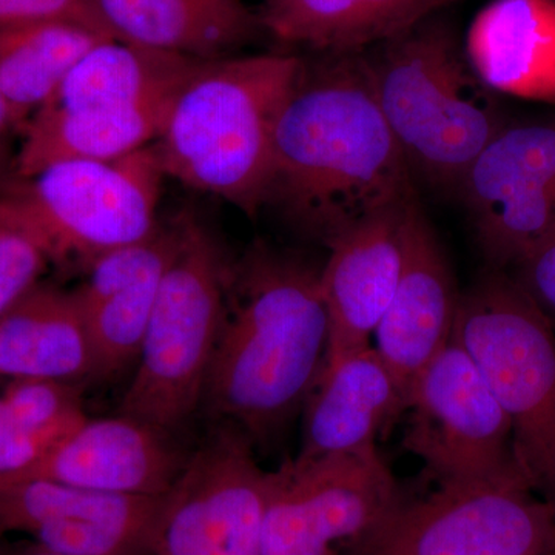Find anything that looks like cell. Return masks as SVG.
Here are the masks:
<instances>
[{"label": "cell", "instance_id": "obj_1", "mask_svg": "<svg viewBox=\"0 0 555 555\" xmlns=\"http://www.w3.org/2000/svg\"><path fill=\"white\" fill-rule=\"evenodd\" d=\"M320 54L302 62L278 116L266 206L328 247L416 198V181L379 109L364 51Z\"/></svg>", "mask_w": 555, "mask_h": 555}, {"label": "cell", "instance_id": "obj_2", "mask_svg": "<svg viewBox=\"0 0 555 555\" xmlns=\"http://www.w3.org/2000/svg\"><path fill=\"white\" fill-rule=\"evenodd\" d=\"M321 269L257 241L230 262L224 308L201 409L214 425L270 447L305 408L324 366Z\"/></svg>", "mask_w": 555, "mask_h": 555}, {"label": "cell", "instance_id": "obj_3", "mask_svg": "<svg viewBox=\"0 0 555 555\" xmlns=\"http://www.w3.org/2000/svg\"><path fill=\"white\" fill-rule=\"evenodd\" d=\"M302 62L286 53L203 62L152 144L164 175L254 217L268 201L276 120Z\"/></svg>", "mask_w": 555, "mask_h": 555}, {"label": "cell", "instance_id": "obj_4", "mask_svg": "<svg viewBox=\"0 0 555 555\" xmlns=\"http://www.w3.org/2000/svg\"><path fill=\"white\" fill-rule=\"evenodd\" d=\"M375 98L415 181L459 195L507 119L477 78L454 27L429 14L364 50Z\"/></svg>", "mask_w": 555, "mask_h": 555}, {"label": "cell", "instance_id": "obj_5", "mask_svg": "<svg viewBox=\"0 0 555 555\" xmlns=\"http://www.w3.org/2000/svg\"><path fill=\"white\" fill-rule=\"evenodd\" d=\"M455 339L513 423L521 473L555 499V324L506 270L488 268L460 294Z\"/></svg>", "mask_w": 555, "mask_h": 555}, {"label": "cell", "instance_id": "obj_6", "mask_svg": "<svg viewBox=\"0 0 555 555\" xmlns=\"http://www.w3.org/2000/svg\"><path fill=\"white\" fill-rule=\"evenodd\" d=\"M232 259L192 215L179 217L177 254L164 273L119 414L166 433L203 404Z\"/></svg>", "mask_w": 555, "mask_h": 555}, {"label": "cell", "instance_id": "obj_7", "mask_svg": "<svg viewBox=\"0 0 555 555\" xmlns=\"http://www.w3.org/2000/svg\"><path fill=\"white\" fill-rule=\"evenodd\" d=\"M555 553L554 507L528 483L398 489L338 555H542Z\"/></svg>", "mask_w": 555, "mask_h": 555}, {"label": "cell", "instance_id": "obj_8", "mask_svg": "<svg viewBox=\"0 0 555 555\" xmlns=\"http://www.w3.org/2000/svg\"><path fill=\"white\" fill-rule=\"evenodd\" d=\"M164 177L149 145L116 159L56 163L13 190L42 232L53 262L89 268L101 255L155 233Z\"/></svg>", "mask_w": 555, "mask_h": 555}, {"label": "cell", "instance_id": "obj_9", "mask_svg": "<svg viewBox=\"0 0 555 555\" xmlns=\"http://www.w3.org/2000/svg\"><path fill=\"white\" fill-rule=\"evenodd\" d=\"M404 414L401 444L422 460L427 483L529 485L509 416L455 339L416 377Z\"/></svg>", "mask_w": 555, "mask_h": 555}, {"label": "cell", "instance_id": "obj_10", "mask_svg": "<svg viewBox=\"0 0 555 555\" xmlns=\"http://www.w3.org/2000/svg\"><path fill=\"white\" fill-rule=\"evenodd\" d=\"M275 470L240 429L217 423L163 495L152 555H261Z\"/></svg>", "mask_w": 555, "mask_h": 555}, {"label": "cell", "instance_id": "obj_11", "mask_svg": "<svg viewBox=\"0 0 555 555\" xmlns=\"http://www.w3.org/2000/svg\"><path fill=\"white\" fill-rule=\"evenodd\" d=\"M459 196L488 268H516L555 221V119L506 124L470 166Z\"/></svg>", "mask_w": 555, "mask_h": 555}, {"label": "cell", "instance_id": "obj_12", "mask_svg": "<svg viewBox=\"0 0 555 555\" xmlns=\"http://www.w3.org/2000/svg\"><path fill=\"white\" fill-rule=\"evenodd\" d=\"M275 473L261 555H338L400 489L379 454L287 460Z\"/></svg>", "mask_w": 555, "mask_h": 555}, {"label": "cell", "instance_id": "obj_13", "mask_svg": "<svg viewBox=\"0 0 555 555\" xmlns=\"http://www.w3.org/2000/svg\"><path fill=\"white\" fill-rule=\"evenodd\" d=\"M160 500L16 478L0 481V531L22 532L67 555H152Z\"/></svg>", "mask_w": 555, "mask_h": 555}, {"label": "cell", "instance_id": "obj_14", "mask_svg": "<svg viewBox=\"0 0 555 555\" xmlns=\"http://www.w3.org/2000/svg\"><path fill=\"white\" fill-rule=\"evenodd\" d=\"M460 292L443 244L418 201L403 218V264L375 332V350L408 397L423 369L449 345Z\"/></svg>", "mask_w": 555, "mask_h": 555}, {"label": "cell", "instance_id": "obj_15", "mask_svg": "<svg viewBox=\"0 0 555 555\" xmlns=\"http://www.w3.org/2000/svg\"><path fill=\"white\" fill-rule=\"evenodd\" d=\"M179 217L149 238L109 250L87 268L73 291L94 353V378L138 360L164 273L177 254Z\"/></svg>", "mask_w": 555, "mask_h": 555}, {"label": "cell", "instance_id": "obj_16", "mask_svg": "<svg viewBox=\"0 0 555 555\" xmlns=\"http://www.w3.org/2000/svg\"><path fill=\"white\" fill-rule=\"evenodd\" d=\"M409 203L372 215L327 247L331 254L320 273L327 313L324 364L372 346L400 278Z\"/></svg>", "mask_w": 555, "mask_h": 555}, {"label": "cell", "instance_id": "obj_17", "mask_svg": "<svg viewBox=\"0 0 555 555\" xmlns=\"http://www.w3.org/2000/svg\"><path fill=\"white\" fill-rule=\"evenodd\" d=\"M170 436L129 415L87 416L21 478H47L105 494L160 496L188 456Z\"/></svg>", "mask_w": 555, "mask_h": 555}, {"label": "cell", "instance_id": "obj_18", "mask_svg": "<svg viewBox=\"0 0 555 555\" xmlns=\"http://www.w3.org/2000/svg\"><path fill=\"white\" fill-rule=\"evenodd\" d=\"M406 411V398L374 346L324 364L302 408L299 462L378 455L377 438Z\"/></svg>", "mask_w": 555, "mask_h": 555}, {"label": "cell", "instance_id": "obj_19", "mask_svg": "<svg viewBox=\"0 0 555 555\" xmlns=\"http://www.w3.org/2000/svg\"><path fill=\"white\" fill-rule=\"evenodd\" d=\"M463 49L489 90L555 105V0H491Z\"/></svg>", "mask_w": 555, "mask_h": 555}, {"label": "cell", "instance_id": "obj_20", "mask_svg": "<svg viewBox=\"0 0 555 555\" xmlns=\"http://www.w3.org/2000/svg\"><path fill=\"white\" fill-rule=\"evenodd\" d=\"M116 39L145 49L217 61L264 35L243 0H93Z\"/></svg>", "mask_w": 555, "mask_h": 555}, {"label": "cell", "instance_id": "obj_21", "mask_svg": "<svg viewBox=\"0 0 555 555\" xmlns=\"http://www.w3.org/2000/svg\"><path fill=\"white\" fill-rule=\"evenodd\" d=\"M0 378H94L89 331L73 291L39 283L0 317Z\"/></svg>", "mask_w": 555, "mask_h": 555}, {"label": "cell", "instance_id": "obj_22", "mask_svg": "<svg viewBox=\"0 0 555 555\" xmlns=\"http://www.w3.org/2000/svg\"><path fill=\"white\" fill-rule=\"evenodd\" d=\"M177 94L122 112L39 108L24 126L14 159L16 177L27 181L64 160L116 159L149 147L159 137Z\"/></svg>", "mask_w": 555, "mask_h": 555}, {"label": "cell", "instance_id": "obj_23", "mask_svg": "<svg viewBox=\"0 0 555 555\" xmlns=\"http://www.w3.org/2000/svg\"><path fill=\"white\" fill-rule=\"evenodd\" d=\"M206 61L102 40L69 72L43 107L122 112L175 96Z\"/></svg>", "mask_w": 555, "mask_h": 555}, {"label": "cell", "instance_id": "obj_24", "mask_svg": "<svg viewBox=\"0 0 555 555\" xmlns=\"http://www.w3.org/2000/svg\"><path fill=\"white\" fill-rule=\"evenodd\" d=\"M438 0H266L262 25L281 43L318 53L377 46L437 13Z\"/></svg>", "mask_w": 555, "mask_h": 555}, {"label": "cell", "instance_id": "obj_25", "mask_svg": "<svg viewBox=\"0 0 555 555\" xmlns=\"http://www.w3.org/2000/svg\"><path fill=\"white\" fill-rule=\"evenodd\" d=\"M107 39L113 38L75 22H42L0 31V93L27 124L76 64Z\"/></svg>", "mask_w": 555, "mask_h": 555}, {"label": "cell", "instance_id": "obj_26", "mask_svg": "<svg viewBox=\"0 0 555 555\" xmlns=\"http://www.w3.org/2000/svg\"><path fill=\"white\" fill-rule=\"evenodd\" d=\"M49 244L13 188L0 195V317L42 283Z\"/></svg>", "mask_w": 555, "mask_h": 555}, {"label": "cell", "instance_id": "obj_27", "mask_svg": "<svg viewBox=\"0 0 555 555\" xmlns=\"http://www.w3.org/2000/svg\"><path fill=\"white\" fill-rule=\"evenodd\" d=\"M0 398L22 425L51 447L89 416L79 383L13 379Z\"/></svg>", "mask_w": 555, "mask_h": 555}, {"label": "cell", "instance_id": "obj_28", "mask_svg": "<svg viewBox=\"0 0 555 555\" xmlns=\"http://www.w3.org/2000/svg\"><path fill=\"white\" fill-rule=\"evenodd\" d=\"M42 22H75L116 39L93 0H0V31Z\"/></svg>", "mask_w": 555, "mask_h": 555}, {"label": "cell", "instance_id": "obj_29", "mask_svg": "<svg viewBox=\"0 0 555 555\" xmlns=\"http://www.w3.org/2000/svg\"><path fill=\"white\" fill-rule=\"evenodd\" d=\"M50 448L22 425L0 398V481L24 477Z\"/></svg>", "mask_w": 555, "mask_h": 555}, {"label": "cell", "instance_id": "obj_30", "mask_svg": "<svg viewBox=\"0 0 555 555\" xmlns=\"http://www.w3.org/2000/svg\"><path fill=\"white\" fill-rule=\"evenodd\" d=\"M511 275L555 324V221Z\"/></svg>", "mask_w": 555, "mask_h": 555}, {"label": "cell", "instance_id": "obj_31", "mask_svg": "<svg viewBox=\"0 0 555 555\" xmlns=\"http://www.w3.org/2000/svg\"><path fill=\"white\" fill-rule=\"evenodd\" d=\"M24 126V120L17 116V113L11 108L9 102L0 93V139H5L11 131Z\"/></svg>", "mask_w": 555, "mask_h": 555}, {"label": "cell", "instance_id": "obj_32", "mask_svg": "<svg viewBox=\"0 0 555 555\" xmlns=\"http://www.w3.org/2000/svg\"><path fill=\"white\" fill-rule=\"evenodd\" d=\"M11 175H16V170H14V159L10 158L5 139H0V195L5 193L7 190H10Z\"/></svg>", "mask_w": 555, "mask_h": 555}, {"label": "cell", "instance_id": "obj_33", "mask_svg": "<svg viewBox=\"0 0 555 555\" xmlns=\"http://www.w3.org/2000/svg\"><path fill=\"white\" fill-rule=\"evenodd\" d=\"M0 555H67L51 551L49 547L38 545V543L31 542L28 545H20L11 547V550L3 551Z\"/></svg>", "mask_w": 555, "mask_h": 555}, {"label": "cell", "instance_id": "obj_34", "mask_svg": "<svg viewBox=\"0 0 555 555\" xmlns=\"http://www.w3.org/2000/svg\"><path fill=\"white\" fill-rule=\"evenodd\" d=\"M454 2H459V0H438V10L444 9V7L451 5Z\"/></svg>", "mask_w": 555, "mask_h": 555}, {"label": "cell", "instance_id": "obj_35", "mask_svg": "<svg viewBox=\"0 0 555 555\" xmlns=\"http://www.w3.org/2000/svg\"><path fill=\"white\" fill-rule=\"evenodd\" d=\"M553 507H554V514H555V499H554V502H553Z\"/></svg>", "mask_w": 555, "mask_h": 555}, {"label": "cell", "instance_id": "obj_36", "mask_svg": "<svg viewBox=\"0 0 555 555\" xmlns=\"http://www.w3.org/2000/svg\"><path fill=\"white\" fill-rule=\"evenodd\" d=\"M542 555H555V553H551V554H542Z\"/></svg>", "mask_w": 555, "mask_h": 555}, {"label": "cell", "instance_id": "obj_37", "mask_svg": "<svg viewBox=\"0 0 555 555\" xmlns=\"http://www.w3.org/2000/svg\"><path fill=\"white\" fill-rule=\"evenodd\" d=\"M2 534H3V532H2V531H0V535H2Z\"/></svg>", "mask_w": 555, "mask_h": 555}]
</instances>
